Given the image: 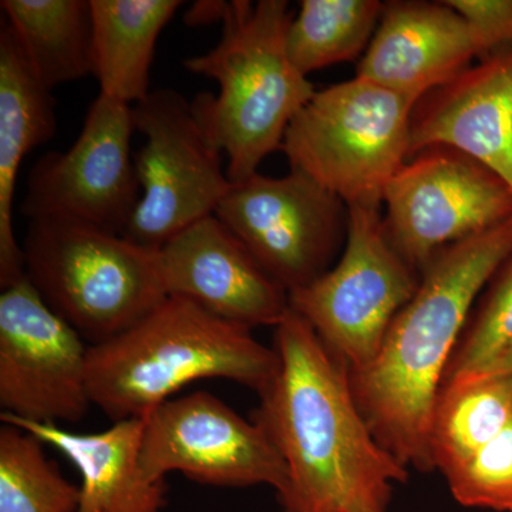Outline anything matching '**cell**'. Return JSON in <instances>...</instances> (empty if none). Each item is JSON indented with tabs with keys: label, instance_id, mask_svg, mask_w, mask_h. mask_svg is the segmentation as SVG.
I'll use <instances>...</instances> for the list:
<instances>
[{
	"label": "cell",
	"instance_id": "1",
	"mask_svg": "<svg viewBox=\"0 0 512 512\" xmlns=\"http://www.w3.org/2000/svg\"><path fill=\"white\" fill-rule=\"evenodd\" d=\"M278 373L252 420L286 467L284 512H389L409 468L377 441L357 406L349 367L289 309L275 328Z\"/></svg>",
	"mask_w": 512,
	"mask_h": 512
},
{
	"label": "cell",
	"instance_id": "2",
	"mask_svg": "<svg viewBox=\"0 0 512 512\" xmlns=\"http://www.w3.org/2000/svg\"><path fill=\"white\" fill-rule=\"evenodd\" d=\"M512 254V218L441 249L393 320L375 359L349 372L360 412L377 441L403 466L434 471V404L463 330L495 271Z\"/></svg>",
	"mask_w": 512,
	"mask_h": 512
},
{
	"label": "cell",
	"instance_id": "3",
	"mask_svg": "<svg viewBox=\"0 0 512 512\" xmlns=\"http://www.w3.org/2000/svg\"><path fill=\"white\" fill-rule=\"evenodd\" d=\"M275 348L252 329L168 296L116 338L89 346L90 400L111 420L144 419L188 384L225 379L259 394L278 373Z\"/></svg>",
	"mask_w": 512,
	"mask_h": 512
},
{
	"label": "cell",
	"instance_id": "4",
	"mask_svg": "<svg viewBox=\"0 0 512 512\" xmlns=\"http://www.w3.org/2000/svg\"><path fill=\"white\" fill-rule=\"evenodd\" d=\"M293 16L286 0H231L220 42L184 67L215 80L192 110L212 144L228 158L227 177L242 183L282 151L288 127L318 92L293 66L286 47Z\"/></svg>",
	"mask_w": 512,
	"mask_h": 512
},
{
	"label": "cell",
	"instance_id": "5",
	"mask_svg": "<svg viewBox=\"0 0 512 512\" xmlns=\"http://www.w3.org/2000/svg\"><path fill=\"white\" fill-rule=\"evenodd\" d=\"M26 276L90 346L133 328L168 298L160 252L84 222L30 220Z\"/></svg>",
	"mask_w": 512,
	"mask_h": 512
},
{
	"label": "cell",
	"instance_id": "6",
	"mask_svg": "<svg viewBox=\"0 0 512 512\" xmlns=\"http://www.w3.org/2000/svg\"><path fill=\"white\" fill-rule=\"evenodd\" d=\"M413 100L372 80L318 90L292 120L284 151L349 207H383L387 185L410 158Z\"/></svg>",
	"mask_w": 512,
	"mask_h": 512
},
{
	"label": "cell",
	"instance_id": "7",
	"mask_svg": "<svg viewBox=\"0 0 512 512\" xmlns=\"http://www.w3.org/2000/svg\"><path fill=\"white\" fill-rule=\"evenodd\" d=\"M420 278L387 238L383 207H349L339 261L316 281L289 292V309L356 372L375 359Z\"/></svg>",
	"mask_w": 512,
	"mask_h": 512
},
{
	"label": "cell",
	"instance_id": "8",
	"mask_svg": "<svg viewBox=\"0 0 512 512\" xmlns=\"http://www.w3.org/2000/svg\"><path fill=\"white\" fill-rule=\"evenodd\" d=\"M133 117L146 144L134 154L141 195L124 237L160 251L184 229L214 215L232 184L221 151L183 94L151 90L134 104Z\"/></svg>",
	"mask_w": 512,
	"mask_h": 512
},
{
	"label": "cell",
	"instance_id": "9",
	"mask_svg": "<svg viewBox=\"0 0 512 512\" xmlns=\"http://www.w3.org/2000/svg\"><path fill=\"white\" fill-rule=\"evenodd\" d=\"M383 207L387 238L421 274L441 249L510 221L512 191L467 154L430 147L390 181Z\"/></svg>",
	"mask_w": 512,
	"mask_h": 512
},
{
	"label": "cell",
	"instance_id": "10",
	"mask_svg": "<svg viewBox=\"0 0 512 512\" xmlns=\"http://www.w3.org/2000/svg\"><path fill=\"white\" fill-rule=\"evenodd\" d=\"M215 215L288 293L328 272L348 238V205L292 168L232 184Z\"/></svg>",
	"mask_w": 512,
	"mask_h": 512
},
{
	"label": "cell",
	"instance_id": "11",
	"mask_svg": "<svg viewBox=\"0 0 512 512\" xmlns=\"http://www.w3.org/2000/svg\"><path fill=\"white\" fill-rule=\"evenodd\" d=\"M134 131L133 106L99 93L73 146L33 165L20 212L29 221L62 218L124 235L141 195Z\"/></svg>",
	"mask_w": 512,
	"mask_h": 512
},
{
	"label": "cell",
	"instance_id": "12",
	"mask_svg": "<svg viewBox=\"0 0 512 512\" xmlns=\"http://www.w3.org/2000/svg\"><path fill=\"white\" fill-rule=\"evenodd\" d=\"M89 343L49 308L28 276L0 295V416L79 423L90 406Z\"/></svg>",
	"mask_w": 512,
	"mask_h": 512
},
{
	"label": "cell",
	"instance_id": "13",
	"mask_svg": "<svg viewBox=\"0 0 512 512\" xmlns=\"http://www.w3.org/2000/svg\"><path fill=\"white\" fill-rule=\"evenodd\" d=\"M141 467L151 480L183 474L222 488L286 484L284 460L255 423L210 392L170 399L144 417Z\"/></svg>",
	"mask_w": 512,
	"mask_h": 512
},
{
	"label": "cell",
	"instance_id": "14",
	"mask_svg": "<svg viewBox=\"0 0 512 512\" xmlns=\"http://www.w3.org/2000/svg\"><path fill=\"white\" fill-rule=\"evenodd\" d=\"M158 252L168 296L248 329L276 328L289 312L288 291L215 214L184 229Z\"/></svg>",
	"mask_w": 512,
	"mask_h": 512
},
{
	"label": "cell",
	"instance_id": "15",
	"mask_svg": "<svg viewBox=\"0 0 512 512\" xmlns=\"http://www.w3.org/2000/svg\"><path fill=\"white\" fill-rule=\"evenodd\" d=\"M485 57L476 30L447 0H393L356 76L417 103Z\"/></svg>",
	"mask_w": 512,
	"mask_h": 512
},
{
	"label": "cell",
	"instance_id": "16",
	"mask_svg": "<svg viewBox=\"0 0 512 512\" xmlns=\"http://www.w3.org/2000/svg\"><path fill=\"white\" fill-rule=\"evenodd\" d=\"M430 147L467 154L512 191V47L478 60L417 101L410 157Z\"/></svg>",
	"mask_w": 512,
	"mask_h": 512
},
{
	"label": "cell",
	"instance_id": "17",
	"mask_svg": "<svg viewBox=\"0 0 512 512\" xmlns=\"http://www.w3.org/2000/svg\"><path fill=\"white\" fill-rule=\"evenodd\" d=\"M28 431L72 461L82 477L76 512H163L167 483L151 480L141 467L144 419L114 421L99 433H74L55 423L0 416Z\"/></svg>",
	"mask_w": 512,
	"mask_h": 512
},
{
	"label": "cell",
	"instance_id": "18",
	"mask_svg": "<svg viewBox=\"0 0 512 512\" xmlns=\"http://www.w3.org/2000/svg\"><path fill=\"white\" fill-rule=\"evenodd\" d=\"M56 101L30 67L9 25L0 30V288L26 278L13 229V200L23 158L56 133Z\"/></svg>",
	"mask_w": 512,
	"mask_h": 512
},
{
	"label": "cell",
	"instance_id": "19",
	"mask_svg": "<svg viewBox=\"0 0 512 512\" xmlns=\"http://www.w3.org/2000/svg\"><path fill=\"white\" fill-rule=\"evenodd\" d=\"M94 77L100 94L134 106L150 90V70L160 33L180 0H90Z\"/></svg>",
	"mask_w": 512,
	"mask_h": 512
},
{
	"label": "cell",
	"instance_id": "20",
	"mask_svg": "<svg viewBox=\"0 0 512 512\" xmlns=\"http://www.w3.org/2000/svg\"><path fill=\"white\" fill-rule=\"evenodd\" d=\"M0 6L47 90L94 76L90 0H3Z\"/></svg>",
	"mask_w": 512,
	"mask_h": 512
},
{
	"label": "cell",
	"instance_id": "21",
	"mask_svg": "<svg viewBox=\"0 0 512 512\" xmlns=\"http://www.w3.org/2000/svg\"><path fill=\"white\" fill-rule=\"evenodd\" d=\"M512 421V373L476 375L441 386L430 427L434 470L447 473Z\"/></svg>",
	"mask_w": 512,
	"mask_h": 512
},
{
	"label": "cell",
	"instance_id": "22",
	"mask_svg": "<svg viewBox=\"0 0 512 512\" xmlns=\"http://www.w3.org/2000/svg\"><path fill=\"white\" fill-rule=\"evenodd\" d=\"M383 9L379 0H302L286 36L293 66L308 77L333 64L362 59Z\"/></svg>",
	"mask_w": 512,
	"mask_h": 512
},
{
	"label": "cell",
	"instance_id": "23",
	"mask_svg": "<svg viewBox=\"0 0 512 512\" xmlns=\"http://www.w3.org/2000/svg\"><path fill=\"white\" fill-rule=\"evenodd\" d=\"M45 443L13 424L0 427V512H76L80 487L47 458Z\"/></svg>",
	"mask_w": 512,
	"mask_h": 512
},
{
	"label": "cell",
	"instance_id": "24",
	"mask_svg": "<svg viewBox=\"0 0 512 512\" xmlns=\"http://www.w3.org/2000/svg\"><path fill=\"white\" fill-rule=\"evenodd\" d=\"M512 342V254L495 271L463 330L443 384L473 375Z\"/></svg>",
	"mask_w": 512,
	"mask_h": 512
},
{
	"label": "cell",
	"instance_id": "25",
	"mask_svg": "<svg viewBox=\"0 0 512 512\" xmlns=\"http://www.w3.org/2000/svg\"><path fill=\"white\" fill-rule=\"evenodd\" d=\"M443 476L458 504L512 512V421L490 443Z\"/></svg>",
	"mask_w": 512,
	"mask_h": 512
},
{
	"label": "cell",
	"instance_id": "26",
	"mask_svg": "<svg viewBox=\"0 0 512 512\" xmlns=\"http://www.w3.org/2000/svg\"><path fill=\"white\" fill-rule=\"evenodd\" d=\"M468 20L490 56L512 47V0H447Z\"/></svg>",
	"mask_w": 512,
	"mask_h": 512
},
{
	"label": "cell",
	"instance_id": "27",
	"mask_svg": "<svg viewBox=\"0 0 512 512\" xmlns=\"http://www.w3.org/2000/svg\"><path fill=\"white\" fill-rule=\"evenodd\" d=\"M228 3L225 0H200V2L192 3L190 9L184 13V23L190 28H198V26L224 22Z\"/></svg>",
	"mask_w": 512,
	"mask_h": 512
},
{
	"label": "cell",
	"instance_id": "28",
	"mask_svg": "<svg viewBox=\"0 0 512 512\" xmlns=\"http://www.w3.org/2000/svg\"><path fill=\"white\" fill-rule=\"evenodd\" d=\"M500 373H512V342L507 346V348L501 350V352L498 353L491 362H488L483 369L478 370V372L473 373V375L470 376L500 375ZM461 379H463V377H461Z\"/></svg>",
	"mask_w": 512,
	"mask_h": 512
}]
</instances>
